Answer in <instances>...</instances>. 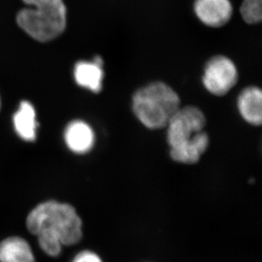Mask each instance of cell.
I'll list each match as a JSON object with an SVG mask.
<instances>
[{
  "instance_id": "cell-8",
  "label": "cell",
  "mask_w": 262,
  "mask_h": 262,
  "mask_svg": "<svg viewBox=\"0 0 262 262\" xmlns=\"http://www.w3.org/2000/svg\"><path fill=\"white\" fill-rule=\"evenodd\" d=\"M104 61L99 55L92 61L81 60L75 64L73 75L77 85L89 91L99 94L103 89Z\"/></svg>"
},
{
  "instance_id": "cell-3",
  "label": "cell",
  "mask_w": 262,
  "mask_h": 262,
  "mask_svg": "<svg viewBox=\"0 0 262 262\" xmlns=\"http://www.w3.org/2000/svg\"><path fill=\"white\" fill-rule=\"evenodd\" d=\"M180 98L171 86L154 82L139 89L133 96V111L146 128L166 127L180 108Z\"/></svg>"
},
{
  "instance_id": "cell-12",
  "label": "cell",
  "mask_w": 262,
  "mask_h": 262,
  "mask_svg": "<svg viewBox=\"0 0 262 262\" xmlns=\"http://www.w3.org/2000/svg\"><path fill=\"white\" fill-rule=\"evenodd\" d=\"M243 20L250 25L260 23L262 19V0H243L240 7Z\"/></svg>"
},
{
  "instance_id": "cell-7",
  "label": "cell",
  "mask_w": 262,
  "mask_h": 262,
  "mask_svg": "<svg viewBox=\"0 0 262 262\" xmlns=\"http://www.w3.org/2000/svg\"><path fill=\"white\" fill-rule=\"evenodd\" d=\"M64 143L72 153L85 155L92 150L95 143V134L91 126L82 120L70 122L64 129Z\"/></svg>"
},
{
  "instance_id": "cell-4",
  "label": "cell",
  "mask_w": 262,
  "mask_h": 262,
  "mask_svg": "<svg viewBox=\"0 0 262 262\" xmlns=\"http://www.w3.org/2000/svg\"><path fill=\"white\" fill-rule=\"evenodd\" d=\"M18 25L29 36L40 42L55 39L67 27V7L64 2L39 5L20 10Z\"/></svg>"
},
{
  "instance_id": "cell-9",
  "label": "cell",
  "mask_w": 262,
  "mask_h": 262,
  "mask_svg": "<svg viewBox=\"0 0 262 262\" xmlns=\"http://www.w3.org/2000/svg\"><path fill=\"white\" fill-rule=\"evenodd\" d=\"M237 109L242 118L253 126L262 122V92L260 88L250 86L244 89L237 98Z\"/></svg>"
},
{
  "instance_id": "cell-11",
  "label": "cell",
  "mask_w": 262,
  "mask_h": 262,
  "mask_svg": "<svg viewBox=\"0 0 262 262\" xmlns=\"http://www.w3.org/2000/svg\"><path fill=\"white\" fill-rule=\"evenodd\" d=\"M0 262H36L29 243L19 236L9 237L0 242Z\"/></svg>"
},
{
  "instance_id": "cell-1",
  "label": "cell",
  "mask_w": 262,
  "mask_h": 262,
  "mask_svg": "<svg viewBox=\"0 0 262 262\" xmlns=\"http://www.w3.org/2000/svg\"><path fill=\"white\" fill-rule=\"evenodd\" d=\"M26 223L41 250L52 257L59 256L64 246L77 245L82 239V219L70 204L42 202L30 211Z\"/></svg>"
},
{
  "instance_id": "cell-5",
  "label": "cell",
  "mask_w": 262,
  "mask_h": 262,
  "mask_svg": "<svg viewBox=\"0 0 262 262\" xmlns=\"http://www.w3.org/2000/svg\"><path fill=\"white\" fill-rule=\"evenodd\" d=\"M238 80V72L234 62L225 55L210 58L204 69L202 82L210 94L224 96L232 90Z\"/></svg>"
},
{
  "instance_id": "cell-10",
  "label": "cell",
  "mask_w": 262,
  "mask_h": 262,
  "mask_svg": "<svg viewBox=\"0 0 262 262\" xmlns=\"http://www.w3.org/2000/svg\"><path fill=\"white\" fill-rule=\"evenodd\" d=\"M15 133L26 142H34L37 139L38 123L34 107L30 102H20L17 112L13 117Z\"/></svg>"
},
{
  "instance_id": "cell-6",
  "label": "cell",
  "mask_w": 262,
  "mask_h": 262,
  "mask_svg": "<svg viewBox=\"0 0 262 262\" xmlns=\"http://www.w3.org/2000/svg\"><path fill=\"white\" fill-rule=\"evenodd\" d=\"M193 9L199 20L213 28L228 24L233 11L230 0H195Z\"/></svg>"
},
{
  "instance_id": "cell-14",
  "label": "cell",
  "mask_w": 262,
  "mask_h": 262,
  "mask_svg": "<svg viewBox=\"0 0 262 262\" xmlns=\"http://www.w3.org/2000/svg\"><path fill=\"white\" fill-rule=\"evenodd\" d=\"M24 3L30 6H36L39 5H50V4H58V3L64 2L63 0H23Z\"/></svg>"
},
{
  "instance_id": "cell-13",
  "label": "cell",
  "mask_w": 262,
  "mask_h": 262,
  "mask_svg": "<svg viewBox=\"0 0 262 262\" xmlns=\"http://www.w3.org/2000/svg\"><path fill=\"white\" fill-rule=\"evenodd\" d=\"M72 262H103L96 253L90 250H83L78 253Z\"/></svg>"
},
{
  "instance_id": "cell-2",
  "label": "cell",
  "mask_w": 262,
  "mask_h": 262,
  "mask_svg": "<svg viewBox=\"0 0 262 262\" xmlns=\"http://www.w3.org/2000/svg\"><path fill=\"white\" fill-rule=\"evenodd\" d=\"M205 124V114L198 107H180L176 112L166 126L170 156L174 161L193 165L201 160L210 143L204 131Z\"/></svg>"
}]
</instances>
